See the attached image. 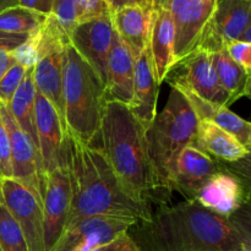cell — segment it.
<instances>
[{"mask_svg": "<svg viewBox=\"0 0 251 251\" xmlns=\"http://www.w3.org/2000/svg\"><path fill=\"white\" fill-rule=\"evenodd\" d=\"M65 169L71 186V207L66 227L92 216L129 217L139 222L151 217V206L130 195L103 150L83 144L68 131Z\"/></svg>", "mask_w": 251, "mask_h": 251, "instance_id": "6da1fadb", "label": "cell"}, {"mask_svg": "<svg viewBox=\"0 0 251 251\" xmlns=\"http://www.w3.org/2000/svg\"><path fill=\"white\" fill-rule=\"evenodd\" d=\"M135 227L132 238L142 251H235L243 247L227 217L196 201L161 203L149 221Z\"/></svg>", "mask_w": 251, "mask_h": 251, "instance_id": "7a4b0ae2", "label": "cell"}, {"mask_svg": "<svg viewBox=\"0 0 251 251\" xmlns=\"http://www.w3.org/2000/svg\"><path fill=\"white\" fill-rule=\"evenodd\" d=\"M100 147L130 195L151 206L162 203L156 172L147 147L146 129L137 120L129 105L105 102L100 129Z\"/></svg>", "mask_w": 251, "mask_h": 251, "instance_id": "3957f363", "label": "cell"}, {"mask_svg": "<svg viewBox=\"0 0 251 251\" xmlns=\"http://www.w3.org/2000/svg\"><path fill=\"white\" fill-rule=\"evenodd\" d=\"M199 118L186 96L171 86L163 110L146 129L147 147L156 172L159 190L166 199L172 193V179L180 152L194 144Z\"/></svg>", "mask_w": 251, "mask_h": 251, "instance_id": "277c9868", "label": "cell"}, {"mask_svg": "<svg viewBox=\"0 0 251 251\" xmlns=\"http://www.w3.org/2000/svg\"><path fill=\"white\" fill-rule=\"evenodd\" d=\"M104 83L90 64L69 46L64 61L65 129L86 145L100 147Z\"/></svg>", "mask_w": 251, "mask_h": 251, "instance_id": "5b68a950", "label": "cell"}, {"mask_svg": "<svg viewBox=\"0 0 251 251\" xmlns=\"http://www.w3.org/2000/svg\"><path fill=\"white\" fill-rule=\"evenodd\" d=\"M166 81L173 87L195 93L215 104L229 107L234 103L221 85L211 60V53L206 49H195L176 61Z\"/></svg>", "mask_w": 251, "mask_h": 251, "instance_id": "8992f818", "label": "cell"}, {"mask_svg": "<svg viewBox=\"0 0 251 251\" xmlns=\"http://www.w3.org/2000/svg\"><path fill=\"white\" fill-rule=\"evenodd\" d=\"M137 222L135 218L117 216L81 218L65 228L50 251H92L129 232Z\"/></svg>", "mask_w": 251, "mask_h": 251, "instance_id": "52a82bcc", "label": "cell"}, {"mask_svg": "<svg viewBox=\"0 0 251 251\" xmlns=\"http://www.w3.org/2000/svg\"><path fill=\"white\" fill-rule=\"evenodd\" d=\"M0 114L10 139L12 178L27 186L42 201L46 176L38 149L29 135L17 124L6 104L0 103Z\"/></svg>", "mask_w": 251, "mask_h": 251, "instance_id": "ba28073f", "label": "cell"}, {"mask_svg": "<svg viewBox=\"0 0 251 251\" xmlns=\"http://www.w3.org/2000/svg\"><path fill=\"white\" fill-rule=\"evenodd\" d=\"M0 190L5 206L22 229L28 251H46L42 201L14 178H1Z\"/></svg>", "mask_w": 251, "mask_h": 251, "instance_id": "9c48e42d", "label": "cell"}, {"mask_svg": "<svg viewBox=\"0 0 251 251\" xmlns=\"http://www.w3.org/2000/svg\"><path fill=\"white\" fill-rule=\"evenodd\" d=\"M112 15L78 22L69 34L70 44L105 85L107 63L115 37Z\"/></svg>", "mask_w": 251, "mask_h": 251, "instance_id": "30bf717a", "label": "cell"}, {"mask_svg": "<svg viewBox=\"0 0 251 251\" xmlns=\"http://www.w3.org/2000/svg\"><path fill=\"white\" fill-rule=\"evenodd\" d=\"M44 248L50 251L64 233L70 215L71 186L65 168L48 173L42 196Z\"/></svg>", "mask_w": 251, "mask_h": 251, "instance_id": "8fae6325", "label": "cell"}, {"mask_svg": "<svg viewBox=\"0 0 251 251\" xmlns=\"http://www.w3.org/2000/svg\"><path fill=\"white\" fill-rule=\"evenodd\" d=\"M251 25V0H218L199 48L210 53L240 41Z\"/></svg>", "mask_w": 251, "mask_h": 251, "instance_id": "7c38bea8", "label": "cell"}, {"mask_svg": "<svg viewBox=\"0 0 251 251\" xmlns=\"http://www.w3.org/2000/svg\"><path fill=\"white\" fill-rule=\"evenodd\" d=\"M34 108L38 151L43 173L47 176L58 168H65L66 129L53 104L38 92Z\"/></svg>", "mask_w": 251, "mask_h": 251, "instance_id": "4fadbf2b", "label": "cell"}, {"mask_svg": "<svg viewBox=\"0 0 251 251\" xmlns=\"http://www.w3.org/2000/svg\"><path fill=\"white\" fill-rule=\"evenodd\" d=\"M221 162L194 146H186L176 159L172 191H178L186 201H195L203 184L221 171Z\"/></svg>", "mask_w": 251, "mask_h": 251, "instance_id": "5bb4252c", "label": "cell"}, {"mask_svg": "<svg viewBox=\"0 0 251 251\" xmlns=\"http://www.w3.org/2000/svg\"><path fill=\"white\" fill-rule=\"evenodd\" d=\"M134 88L135 58L126 44L115 33L107 63L105 102H120L130 107L134 102Z\"/></svg>", "mask_w": 251, "mask_h": 251, "instance_id": "9a60e30c", "label": "cell"}, {"mask_svg": "<svg viewBox=\"0 0 251 251\" xmlns=\"http://www.w3.org/2000/svg\"><path fill=\"white\" fill-rule=\"evenodd\" d=\"M217 2L218 0H190L174 17L176 61L199 48L215 14Z\"/></svg>", "mask_w": 251, "mask_h": 251, "instance_id": "2e32d148", "label": "cell"}, {"mask_svg": "<svg viewBox=\"0 0 251 251\" xmlns=\"http://www.w3.org/2000/svg\"><path fill=\"white\" fill-rule=\"evenodd\" d=\"M69 46V33L58 19L50 14L25 43L11 50V54L16 63L31 69L46 56L58 51H65Z\"/></svg>", "mask_w": 251, "mask_h": 251, "instance_id": "e0dca14e", "label": "cell"}, {"mask_svg": "<svg viewBox=\"0 0 251 251\" xmlns=\"http://www.w3.org/2000/svg\"><path fill=\"white\" fill-rule=\"evenodd\" d=\"M174 47H176L174 16L168 10L157 7L152 12L149 49L159 86L166 81L169 71L176 63Z\"/></svg>", "mask_w": 251, "mask_h": 251, "instance_id": "ac0fdd59", "label": "cell"}, {"mask_svg": "<svg viewBox=\"0 0 251 251\" xmlns=\"http://www.w3.org/2000/svg\"><path fill=\"white\" fill-rule=\"evenodd\" d=\"M159 83L154 74L151 53L147 47L135 59L134 102L130 109L145 129L152 124L157 114Z\"/></svg>", "mask_w": 251, "mask_h": 251, "instance_id": "d6986e66", "label": "cell"}, {"mask_svg": "<svg viewBox=\"0 0 251 251\" xmlns=\"http://www.w3.org/2000/svg\"><path fill=\"white\" fill-rule=\"evenodd\" d=\"M243 198L244 193L237 178L221 168L203 184L195 201L202 207L228 218L239 207Z\"/></svg>", "mask_w": 251, "mask_h": 251, "instance_id": "ffe728a7", "label": "cell"}, {"mask_svg": "<svg viewBox=\"0 0 251 251\" xmlns=\"http://www.w3.org/2000/svg\"><path fill=\"white\" fill-rule=\"evenodd\" d=\"M153 10L142 5H125L112 14L119 38L136 59L149 47Z\"/></svg>", "mask_w": 251, "mask_h": 251, "instance_id": "44dd1931", "label": "cell"}, {"mask_svg": "<svg viewBox=\"0 0 251 251\" xmlns=\"http://www.w3.org/2000/svg\"><path fill=\"white\" fill-rule=\"evenodd\" d=\"M64 61H65V51L50 54L33 66L32 76L37 92L41 93L53 104L65 125Z\"/></svg>", "mask_w": 251, "mask_h": 251, "instance_id": "7402d4cb", "label": "cell"}, {"mask_svg": "<svg viewBox=\"0 0 251 251\" xmlns=\"http://www.w3.org/2000/svg\"><path fill=\"white\" fill-rule=\"evenodd\" d=\"M194 146L215 159L230 163L243 158L249 150L233 135L210 120H199Z\"/></svg>", "mask_w": 251, "mask_h": 251, "instance_id": "603a6c76", "label": "cell"}, {"mask_svg": "<svg viewBox=\"0 0 251 251\" xmlns=\"http://www.w3.org/2000/svg\"><path fill=\"white\" fill-rule=\"evenodd\" d=\"M180 90V88H178ZM190 102L191 107L195 110L199 120L205 119L215 123L223 130L229 132L230 135L239 140L248 150L251 145V122L243 119L238 114L225 105L215 104V103L207 102L202 100L195 93L189 91L180 90Z\"/></svg>", "mask_w": 251, "mask_h": 251, "instance_id": "cb8c5ba5", "label": "cell"}, {"mask_svg": "<svg viewBox=\"0 0 251 251\" xmlns=\"http://www.w3.org/2000/svg\"><path fill=\"white\" fill-rule=\"evenodd\" d=\"M33 68L28 69L22 80L21 85L17 88L15 95L12 96L9 104H6L7 109L10 110L14 119L17 124L22 127L24 131H26L34 142V145L38 149V139H37L36 130V95L37 90L33 82V76H32Z\"/></svg>", "mask_w": 251, "mask_h": 251, "instance_id": "d4e9b609", "label": "cell"}, {"mask_svg": "<svg viewBox=\"0 0 251 251\" xmlns=\"http://www.w3.org/2000/svg\"><path fill=\"white\" fill-rule=\"evenodd\" d=\"M211 60L221 85L229 93L233 102L244 97L250 74L230 56L227 48L211 53Z\"/></svg>", "mask_w": 251, "mask_h": 251, "instance_id": "484cf974", "label": "cell"}, {"mask_svg": "<svg viewBox=\"0 0 251 251\" xmlns=\"http://www.w3.org/2000/svg\"><path fill=\"white\" fill-rule=\"evenodd\" d=\"M48 15L21 6H11L0 11V31L6 33H26L36 32L43 25Z\"/></svg>", "mask_w": 251, "mask_h": 251, "instance_id": "4316f807", "label": "cell"}, {"mask_svg": "<svg viewBox=\"0 0 251 251\" xmlns=\"http://www.w3.org/2000/svg\"><path fill=\"white\" fill-rule=\"evenodd\" d=\"M0 247L2 251H28L26 239L0 196Z\"/></svg>", "mask_w": 251, "mask_h": 251, "instance_id": "83f0119b", "label": "cell"}, {"mask_svg": "<svg viewBox=\"0 0 251 251\" xmlns=\"http://www.w3.org/2000/svg\"><path fill=\"white\" fill-rule=\"evenodd\" d=\"M245 248L251 250V196H244L239 207L228 217Z\"/></svg>", "mask_w": 251, "mask_h": 251, "instance_id": "f1b7e54d", "label": "cell"}, {"mask_svg": "<svg viewBox=\"0 0 251 251\" xmlns=\"http://www.w3.org/2000/svg\"><path fill=\"white\" fill-rule=\"evenodd\" d=\"M28 69L19 63H15L5 75L0 78V103L9 104L12 96L21 85Z\"/></svg>", "mask_w": 251, "mask_h": 251, "instance_id": "f546056e", "label": "cell"}, {"mask_svg": "<svg viewBox=\"0 0 251 251\" xmlns=\"http://www.w3.org/2000/svg\"><path fill=\"white\" fill-rule=\"evenodd\" d=\"M222 168L232 174L242 185L244 196H251V150L243 158L230 163L221 162Z\"/></svg>", "mask_w": 251, "mask_h": 251, "instance_id": "4dcf8cb0", "label": "cell"}, {"mask_svg": "<svg viewBox=\"0 0 251 251\" xmlns=\"http://www.w3.org/2000/svg\"><path fill=\"white\" fill-rule=\"evenodd\" d=\"M76 20L78 22L112 15L105 0H74Z\"/></svg>", "mask_w": 251, "mask_h": 251, "instance_id": "1f68e13d", "label": "cell"}, {"mask_svg": "<svg viewBox=\"0 0 251 251\" xmlns=\"http://www.w3.org/2000/svg\"><path fill=\"white\" fill-rule=\"evenodd\" d=\"M51 15L58 19L61 26L66 29L69 34L73 31L74 27L77 25L75 12V4L74 0H53Z\"/></svg>", "mask_w": 251, "mask_h": 251, "instance_id": "d6a6232c", "label": "cell"}, {"mask_svg": "<svg viewBox=\"0 0 251 251\" xmlns=\"http://www.w3.org/2000/svg\"><path fill=\"white\" fill-rule=\"evenodd\" d=\"M0 178H12L10 139L0 114Z\"/></svg>", "mask_w": 251, "mask_h": 251, "instance_id": "836d02e7", "label": "cell"}, {"mask_svg": "<svg viewBox=\"0 0 251 251\" xmlns=\"http://www.w3.org/2000/svg\"><path fill=\"white\" fill-rule=\"evenodd\" d=\"M227 50L230 56L251 75V43L242 41L233 42L228 44Z\"/></svg>", "mask_w": 251, "mask_h": 251, "instance_id": "e575fe53", "label": "cell"}, {"mask_svg": "<svg viewBox=\"0 0 251 251\" xmlns=\"http://www.w3.org/2000/svg\"><path fill=\"white\" fill-rule=\"evenodd\" d=\"M92 251H142L139 247L132 235L129 234V232L123 233L122 235L117 237L115 239L110 240L109 243L100 247L96 248Z\"/></svg>", "mask_w": 251, "mask_h": 251, "instance_id": "d590c367", "label": "cell"}, {"mask_svg": "<svg viewBox=\"0 0 251 251\" xmlns=\"http://www.w3.org/2000/svg\"><path fill=\"white\" fill-rule=\"evenodd\" d=\"M31 34L26 33H6V32L0 31V49H5V50H14L17 47L21 46L22 43L28 39Z\"/></svg>", "mask_w": 251, "mask_h": 251, "instance_id": "8d00e7d4", "label": "cell"}, {"mask_svg": "<svg viewBox=\"0 0 251 251\" xmlns=\"http://www.w3.org/2000/svg\"><path fill=\"white\" fill-rule=\"evenodd\" d=\"M15 5L41 12L43 15H50L53 0H15Z\"/></svg>", "mask_w": 251, "mask_h": 251, "instance_id": "74e56055", "label": "cell"}, {"mask_svg": "<svg viewBox=\"0 0 251 251\" xmlns=\"http://www.w3.org/2000/svg\"><path fill=\"white\" fill-rule=\"evenodd\" d=\"M189 2H190V0H161L157 7H162V9L168 10V11L176 17V15L189 4Z\"/></svg>", "mask_w": 251, "mask_h": 251, "instance_id": "f35d334b", "label": "cell"}, {"mask_svg": "<svg viewBox=\"0 0 251 251\" xmlns=\"http://www.w3.org/2000/svg\"><path fill=\"white\" fill-rule=\"evenodd\" d=\"M16 60L12 56L11 51L5 50V49H0V78L5 75L7 70L11 68Z\"/></svg>", "mask_w": 251, "mask_h": 251, "instance_id": "ab89813d", "label": "cell"}, {"mask_svg": "<svg viewBox=\"0 0 251 251\" xmlns=\"http://www.w3.org/2000/svg\"><path fill=\"white\" fill-rule=\"evenodd\" d=\"M105 2L109 6L110 12H115L118 9H120L122 6H124V0H105Z\"/></svg>", "mask_w": 251, "mask_h": 251, "instance_id": "60d3db41", "label": "cell"}, {"mask_svg": "<svg viewBox=\"0 0 251 251\" xmlns=\"http://www.w3.org/2000/svg\"><path fill=\"white\" fill-rule=\"evenodd\" d=\"M11 6H16L15 5V0H0V11Z\"/></svg>", "mask_w": 251, "mask_h": 251, "instance_id": "b9f144b4", "label": "cell"}, {"mask_svg": "<svg viewBox=\"0 0 251 251\" xmlns=\"http://www.w3.org/2000/svg\"><path fill=\"white\" fill-rule=\"evenodd\" d=\"M147 0H124V6L125 5H142L146 6Z\"/></svg>", "mask_w": 251, "mask_h": 251, "instance_id": "7bdbcfd3", "label": "cell"}, {"mask_svg": "<svg viewBox=\"0 0 251 251\" xmlns=\"http://www.w3.org/2000/svg\"><path fill=\"white\" fill-rule=\"evenodd\" d=\"M242 42H248V43H251V25L247 28V31L244 32V34L240 38Z\"/></svg>", "mask_w": 251, "mask_h": 251, "instance_id": "ee69618b", "label": "cell"}, {"mask_svg": "<svg viewBox=\"0 0 251 251\" xmlns=\"http://www.w3.org/2000/svg\"><path fill=\"white\" fill-rule=\"evenodd\" d=\"M244 97H249L251 100V75L248 78V82H247V87H245V96Z\"/></svg>", "mask_w": 251, "mask_h": 251, "instance_id": "f6af8a7d", "label": "cell"}, {"mask_svg": "<svg viewBox=\"0 0 251 251\" xmlns=\"http://www.w3.org/2000/svg\"><path fill=\"white\" fill-rule=\"evenodd\" d=\"M159 1H161V0H147L146 6H147V7H150V9L154 10V9H156L157 6H158Z\"/></svg>", "mask_w": 251, "mask_h": 251, "instance_id": "bcb514c9", "label": "cell"}, {"mask_svg": "<svg viewBox=\"0 0 251 251\" xmlns=\"http://www.w3.org/2000/svg\"><path fill=\"white\" fill-rule=\"evenodd\" d=\"M235 251H251V250H250V249H248V248H245L244 245H243L242 248H239V249H238V250H235Z\"/></svg>", "mask_w": 251, "mask_h": 251, "instance_id": "7dc6e473", "label": "cell"}, {"mask_svg": "<svg viewBox=\"0 0 251 251\" xmlns=\"http://www.w3.org/2000/svg\"><path fill=\"white\" fill-rule=\"evenodd\" d=\"M0 180H1V178H0ZM0 196H1V190H0Z\"/></svg>", "mask_w": 251, "mask_h": 251, "instance_id": "c3c4849f", "label": "cell"}, {"mask_svg": "<svg viewBox=\"0 0 251 251\" xmlns=\"http://www.w3.org/2000/svg\"><path fill=\"white\" fill-rule=\"evenodd\" d=\"M0 251H2V249H1V247H0Z\"/></svg>", "mask_w": 251, "mask_h": 251, "instance_id": "681fc988", "label": "cell"}, {"mask_svg": "<svg viewBox=\"0 0 251 251\" xmlns=\"http://www.w3.org/2000/svg\"><path fill=\"white\" fill-rule=\"evenodd\" d=\"M249 150H251V145H250V147H249Z\"/></svg>", "mask_w": 251, "mask_h": 251, "instance_id": "f907efd6", "label": "cell"}]
</instances>
